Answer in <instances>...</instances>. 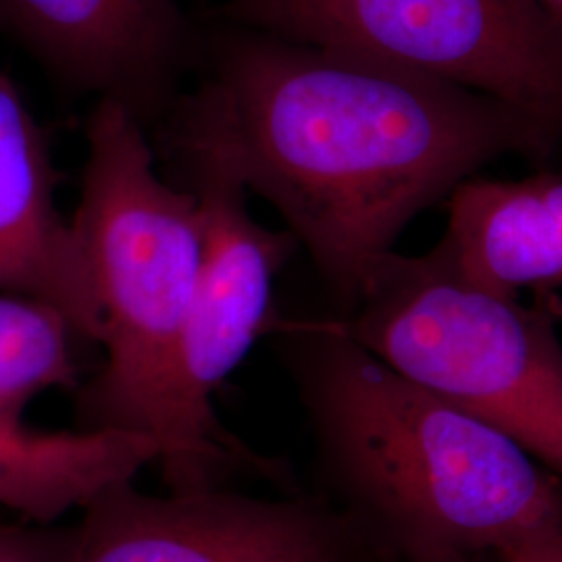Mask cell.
<instances>
[{
	"label": "cell",
	"instance_id": "ba28073f",
	"mask_svg": "<svg viewBox=\"0 0 562 562\" xmlns=\"http://www.w3.org/2000/svg\"><path fill=\"white\" fill-rule=\"evenodd\" d=\"M0 32L60 83L144 123L173 106L194 48L178 0H0Z\"/></svg>",
	"mask_w": 562,
	"mask_h": 562
},
{
	"label": "cell",
	"instance_id": "8fae6325",
	"mask_svg": "<svg viewBox=\"0 0 562 562\" xmlns=\"http://www.w3.org/2000/svg\"><path fill=\"white\" fill-rule=\"evenodd\" d=\"M159 461L161 446L146 434L109 427L41 431L0 415V506L30 521L83 510Z\"/></svg>",
	"mask_w": 562,
	"mask_h": 562
},
{
	"label": "cell",
	"instance_id": "5bb4252c",
	"mask_svg": "<svg viewBox=\"0 0 562 562\" xmlns=\"http://www.w3.org/2000/svg\"><path fill=\"white\" fill-rule=\"evenodd\" d=\"M69 536L59 538L57 542L46 540L41 536H30L21 531H11L0 527V561L4 559H21V557H50L67 550Z\"/></svg>",
	"mask_w": 562,
	"mask_h": 562
},
{
	"label": "cell",
	"instance_id": "3957f363",
	"mask_svg": "<svg viewBox=\"0 0 562 562\" xmlns=\"http://www.w3.org/2000/svg\"><path fill=\"white\" fill-rule=\"evenodd\" d=\"M144 125L113 101H97L86 125L71 227L101 306L106 359L81 396V417L86 427L155 438L169 487L199 490L244 457L238 443L206 434L183 401L181 341L201 257V213L190 188L159 178Z\"/></svg>",
	"mask_w": 562,
	"mask_h": 562
},
{
	"label": "cell",
	"instance_id": "9a60e30c",
	"mask_svg": "<svg viewBox=\"0 0 562 562\" xmlns=\"http://www.w3.org/2000/svg\"><path fill=\"white\" fill-rule=\"evenodd\" d=\"M536 4L562 34V0H536Z\"/></svg>",
	"mask_w": 562,
	"mask_h": 562
},
{
	"label": "cell",
	"instance_id": "5b68a950",
	"mask_svg": "<svg viewBox=\"0 0 562 562\" xmlns=\"http://www.w3.org/2000/svg\"><path fill=\"white\" fill-rule=\"evenodd\" d=\"M223 15L461 86L562 132V34L536 0H229Z\"/></svg>",
	"mask_w": 562,
	"mask_h": 562
},
{
	"label": "cell",
	"instance_id": "9c48e42d",
	"mask_svg": "<svg viewBox=\"0 0 562 562\" xmlns=\"http://www.w3.org/2000/svg\"><path fill=\"white\" fill-rule=\"evenodd\" d=\"M53 188L41 130L0 74V290L50 304L78 336L101 344V306Z\"/></svg>",
	"mask_w": 562,
	"mask_h": 562
},
{
	"label": "cell",
	"instance_id": "e0dca14e",
	"mask_svg": "<svg viewBox=\"0 0 562 562\" xmlns=\"http://www.w3.org/2000/svg\"><path fill=\"white\" fill-rule=\"evenodd\" d=\"M402 562H413V561H402ZM446 562H473V561H446Z\"/></svg>",
	"mask_w": 562,
	"mask_h": 562
},
{
	"label": "cell",
	"instance_id": "30bf717a",
	"mask_svg": "<svg viewBox=\"0 0 562 562\" xmlns=\"http://www.w3.org/2000/svg\"><path fill=\"white\" fill-rule=\"evenodd\" d=\"M467 280L515 296L562 285V176H473L448 196V229L436 246Z\"/></svg>",
	"mask_w": 562,
	"mask_h": 562
},
{
	"label": "cell",
	"instance_id": "8992f818",
	"mask_svg": "<svg viewBox=\"0 0 562 562\" xmlns=\"http://www.w3.org/2000/svg\"><path fill=\"white\" fill-rule=\"evenodd\" d=\"M81 513L65 562H359V525L306 501L123 482Z\"/></svg>",
	"mask_w": 562,
	"mask_h": 562
},
{
	"label": "cell",
	"instance_id": "7a4b0ae2",
	"mask_svg": "<svg viewBox=\"0 0 562 562\" xmlns=\"http://www.w3.org/2000/svg\"><path fill=\"white\" fill-rule=\"evenodd\" d=\"M276 329L348 517L402 561H473L562 525L561 480L503 431L406 380L331 319Z\"/></svg>",
	"mask_w": 562,
	"mask_h": 562
},
{
	"label": "cell",
	"instance_id": "277c9868",
	"mask_svg": "<svg viewBox=\"0 0 562 562\" xmlns=\"http://www.w3.org/2000/svg\"><path fill=\"white\" fill-rule=\"evenodd\" d=\"M406 380L496 427L562 482V346L543 311L467 280L438 248L385 255L344 319Z\"/></svg>",
	"mask_w": 562,
	"mask_h": 562
},
{
	"label": "cell",
	"instance_id": "2e32d148",
	"mask_svg": "<svg viewBox=\"0 0 562 562\" xmlns=\"http://www.w3.org/2000/svg\"><path fill=\"white\" fill-rule=\"evenodd\" d=\"M67 550L60 552V554H50V557H21V559H4V561L0 562H65Z\"/></svg>",
	"mask_w": 562,
	"mask_h": 562
},
{
	"label": "cell",
	"instance_id": "4fadbf2b",
	"mask_svg": "<svg viewBox=\"0 0 562 562\" xmlns=\"http://www.w3.org/2000/svg\"><path fill=\"white\" fill-rule=\"evenodd\" d=\"M494 557L498 562H562V525L529 533Z\"/></svg>",
	"mask_w": 562,
	"mask_h": 562
},
{
	"label": "cell",
	"instance_id": "6da1fadb",
	"mask_svg": "<svg viewBox=\"0 0 562 562\" xmlns=\"http://www.w3.org/2000/svg\"><path fill=\"white\" fill-rule=\"evenodd\" d=\"M173 109L176 157L269 202L350 308L406 225L477 171L546 167L562 132L448 81L232 23Z\"/></svg>",
	"mask_w": 562,
	"mask_h": 562
},
{
	"label": "cell",
	"instance_id": "52a82bcc",
	"mask_svg": "<svg viewBox=\"0 0 562 562\" xmlns=\"http://www.w3.org/2000/svg\"><path fill=\"white\" fill-rule=\"evenodd\" d=\"M199 202L201 257L181 341V390L192 419L229 442L211 396L271 327L273 283L299 248L296 238L255 222L248 190L223 167L178 157Z\"/></svg>",
	"mask_w": 562,
	"mask_h": 562
},
{
	"label": "cell",
	"instance_id": "7c38bea8",
	"mask_svg": "<svg viewBox=\"0 0 562 562\" xmlns=\"http://www.w3.org/2000/svg\"><path fill=\"white\" fill-rule=\"evenodd\" d=\"M74 327L46 302L0 296V415L21 419L25 406L78 380Z\"/></svg>",
	"mask_w": 562,
	"mask_h": 562
}]
</instances>
